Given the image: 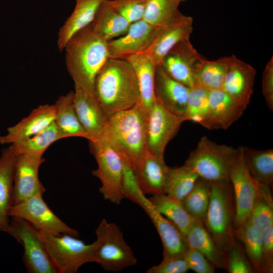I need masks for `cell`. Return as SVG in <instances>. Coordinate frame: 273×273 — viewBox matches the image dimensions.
I'll use <instances>...</instances> for the list:
<instances>
[{
    "label": "cell",
    "instance_id": "28",
    "mask_svg": "<svg viewBox=\"0 0 273 273\" xmlns=\"http://www.w3.org/2000/svg\"><path fill=\"white\" fill-rule=\"evenodd\" d=\"M131 24L114 8L110 0H106L98 8L90 25L96 32L109 41L125 34Z\"/></svg>",
    "mask_w": 273,
    "mask_h": 273
},
{
    "label": "cell",
    "instance_id": "42",
    "mask_svg": "<svg viewBox=\"0 0 273 273\" xmlns=\"http://www.w3.org/2000/svg\"><path fill=\"white\" fill-rule=\"evenodd\" d=\"M190 270L185 256L163 257L158 264L150 267L147 273H186Z\"/></svg>",
    "mask_w": 273,
    "mask_h": 273
},
{
    "label": "cell",
    "instance_id": "24",
    "mask_svg": "<svg viewBox=\"0 0 273 273\" xmlns=\"http://www.w3.org/2000/svg\"><path fill=\"white\" fill-rule=\"evenodd\" d=\"M169 167L164 159L147 150L141 163L134 170L139 188L143 194H164Z\"/></svg>",
    "mask_w": 273,
    "mask_h": 273
},
{
    "label": "cell",
    "instance_id": "34",
    "mask_svg": "<svg viewBox=\"0 0 273 273\" xmlns=\"http://www.w3.org/2000/svg\"><path fill=\"white\" fill-rule=\"evenodd\" d=\"M231 56L215 60L206 59L196 76V85L209 90L222 88Z\"/></svg>",
    "mask_w": 273,
    "mask_h": 273
},
{
    "label": "cell",
    "instance_id": "26",
    "mask_svg": "<svg viewBox=\"0 0 273 273\" xmlns=\"http://www.w3.org/2000/svg\"><path fill=\"white\" fill-rule=\"evenodd\" d=\"M74 1L73 11L58 32L57 45L60 51L63 50L74 34L92 23L98 8L106 0Z\"/></svg>",
    "mask_w": 273,
    "mask_h": 273
},
{
    "label": "cell",
    "instance_id": "31",
    "mask_svg": "<svg viewBox=\"0 0 273 273\" xmlns=\"http://www.w3.org/2000/svg\"><path fill=\"white\" fill-rule=\"evenodd\" d=\"M201 178L185 165L169 167L164 194L181 202L193 190Z\"/></svg>",
    "mask_w": 273,
    "mask_h": 273
},
{
    "label": "cell",
    "instance_id": "44",
    "mask_svg": "<svg viewBox=\"0 0 273 273\" xmlns=\"http://www.w3.org/2000/svg\"><path fill=\"white\" fill-rule=\"evenodd\" d=\"M190 269L197 273H214V266L198 250L189 248L184 255Z\"/></svg>",
    "mask_w": 273,
    "mask_h": 273
},
{
    "label": "cell",
    "instance_id": "12",
    "mask_svg": "<svg viewBox=\"0 0 273 273\" xmlns=\"http://www.w3.org/2000/svg\"><path fill=\"white\" fill-rule=\"evenodd\" d=\"M206 59L187 39L170 49L159 65L172 78L190 88L196 85V74Z\"/></svg>",
    "mask_w": 273,
    "mask_h": 273
},
{
    "label": "cell",
    "instance_id": "18",
    "mask_svg": "<svg viewBox=\"0 0 273 273\" xmlns=\"http://www.w3.org/2000/svg\"><path fill=\"white\" fill-rule=\"evenodd\" d=\"M74 106L79 120L88 135V141L95 142L102 137L108 117L94 93L87 92L75 86Z\"/></svg>",
    "mask_w": 273,
    "mask_h": 273
},
{
    "label": "cell",
    "instance_id": "4",
    "mask_svg": "<svg viewBox=\"0 0 273 273\" xmlns=\"http://www.w3.org/2000/svg\"><path fill=\"white\" fill-rule=\"evenodd\" d=\"M236 206L230 180L211 182L209 203L204 224L225 252L235 239Z\"/></svg>",
    "mask_w": 273,
    "mask_h": 273
},
{
    "label": "cell",
    "instance_id": "29",
    "mask_svg": "<svg viewBox=\"0 0 273 273\" xmlns=\"http://www.w3.org/2000/svg\"><path fill=\"white\" fill-rule=\"evenodd\" d=\"M74 91L60 96L54 104L56 108L55 123L62 139L81 137L88 139L81 125L73 104Z\"/></svg>",
    "mask_w": 273,
    "mask_h": 273
},
{
    "label": "cell",
    "instance_id": "1",
    "mask_svg": "<svg viewBox=\"0 0 273 273\" xmlns=\"http://www.w3.org/2000/svg\"><path fill=\"white\" fill-rule=\"evenodd\" d=\"M94 94L108 118L133 107L139 100L138 78L125 59L109 58L97 74Z\"/></svg>",
    "mask_w": 273,
    "mask_h": 273
},
{
    "label": "cell",
    "instance_id": "46",
    "mask_svg": "<svg viewBox=\"0 0 273 273\" xmlns=\"http://www.w3.org/2000/svg\"><path fill=\"white\" fill-rule=\"evenodd\" d=\"M174 1H177V2H179V3H181V2H183L186 1H187V0H174Z\"/></svg>",
    "mask_w": 273,
    "mask_h": 273
},
{
    "label": "cell",
    "instance_id": "38",
    "mask_svg": "<svg viewBox=\"0 0 273 273\" xmlns=\"http://www.w3.org/2000/svg\"><path fill=\"white\" fill-rule=\"evenodd\" d=\"M179 4L174 0H149L142 20L155 27L165 25L181 13Z\"/></svg>",
    "mask_w": 273,
    "mask_h": 273
},
{
    "label": "cell",
    "instance_id": "14",
    "mask_svg": "<svg viewBox=\"0 0 273 273\" xmlns=\"http://www.w3.org/2000/svg\"><path fill=\"white\" fill-rule=\"evenodd\" d=\"M44 161L42 157L18 155L13 177V205L36 195H42L46 192L38 176L39 167Z\"/></svg>",
    "mask_w": 273,
    "mask_h": 273
},
{
    "label": "cell",
    "instance_id": "30",
    "mask_svg": "<svg viewBox=\"0 0 273 273\" xmlns=\"http://www.w3.org/2000/svg\"><path fill=\"white\" fill-rule=\"evenodd\" d=\"M243 154L251 176L259 184L271 187L273 182V150L243 147Z\"/></svg>",
    "mask_w": 273,
    "mask_h": 273
},
{
    "label": "cell",
    "instance_id": "15",
    "mask_svg": "<svg viewBox=\"0 0 273 273\" xmlns=\"http://www.w3.org/2000/svg\"><path fill=\"white\" fill-rule=\"evenodd\" d=\"M159 27L151 25L142 19L131 23L125 34L108 41L109 57L126 59L146 51Z\"/></svg>",
    "mask_w": 273,
    "mask_h": 273
},
{
    "label": "cell",
    "instance_id": "22",
    "mask_svg": "<svg viewBox=\"0 0 273 273\" xmlns=\"http://www.w3.org/2000/svg\"><path fill=\"white\" fill-rule=\"evenodd\" d=\"M55 117L54 104L41 105L18 123L8 127L7 134L0 136V144H14L31 137L49 127Z\"/></svg>",
    "mask_w": 273,
    "mask_h": 273
},
{
    "label": "cell",
    "instance_id": "8",
    "mask_svg": "<svg viewBox=\"0 0 273 273\" xmlns=\"http://www.w3.org/2000/svg\"><path fill=\"white\" fill-rule=\"evenodd\" d=\"M38 230L59 273H76L83 265L94 262V242L86 244L70 235Z\"/></svg>",
    "mask_w": 273,
    "mask_h": 273
},
{
    "label": "cell",
    "instance_id": "32",
    "mask_svg": "<svg viewBox=\"0 0 273 273\" xmlns=\"http://www.w3.org/2000/svg\"><path fill=\"white\" fill-rule=\"evenodd\" d=\"M234 236L242 244L255 272L260 273L262 251L261 230L247 219L235 229Z\"/></svg>",
    "mask_w": 273,
    "mask_h": 273
},
{
    "label": "cell",
    "instance_id": "11",
    "mask_svg": "<svg viewBox=\"0 0 273 273\" xmlns=\"http://www.w3.org/2000/svg\"><path fill=\"white\" fill-rule=\"evenodd\" d=\"M184 121L183 117L172 113L156 100L148 117V151L154 155L164 159L166 146L177 133Z\"/></svg>",
    "mask_w": 273,
    "mask_h": 273
},
{
    "label": "cell",
    "instance_id": "41",
    "mask_svg": "<svg viewBox=\"0 0 273 273\" xmlns=\"http://www.w3.org/2000/svg\"><path fill=\"white\" fill-rule=\"evenodd\" d=\"M114 8L129 23L142 20L149 0H110Z\"/></svg>",
    "mask_w": 273,
    "mask_h": 273
},
{
    "label": "cell",
    "instance_id": "7",
    "mask_svg": "<svg viewBox=\"0 0 273 273\" xmlns=\"http://www.w3.org/2000/svg\"><path fill=\"white\" fill-rule=\"evenodd\" d=\"M90 151L98 167L92 172L101 183L99 192L104 199L119 204L125 198L123 191V164L118 152L108 142L101 139L89 142Z\"/></svg>",
    "mask_w": 273,
    "mask_h": 273
},
{
    "label": "cell",
    "instance_id": "6",
    "mask_svg": "<svg viewBox=\"0 0 273 273\" xmlns=\"http://www.w3.org/2000/svg\"><path fill=\"white\" fill-rule=\"evenodd\" d=\"M93 262L104 270L117 272L136 264L137 259L125 241L122 232L114 222L102 219L95 231Z\"/></svg>",
    "mask_w": 273,
    "mask_h": 273
},
{
    "label": "cell",
    "instance_id": "16",
    "mask_svg": "<svg viewBox=\"0 0 273 273\" xmlns=\"http://www.w3.org/2000/svg\"><path fill=\"white\" fill-rule=\"evenodd\" d=\"M247 108L222 88L209 90L208 107L201 125L208 129H227Z\"/></svg>",
    "mask_w": 273,
    "mask_h": 273
},
{
    "label": "cell",
    "instance_id": "39",
    "mask_svg": "<svg viewBox=\"0 0 273 273\" xmlns=\"http://www.w3.org/2000/svg\"><path fill=\"white\" fill-rule=\"evenodd\" d=\"M209 90L198 85L189 88L185 121L202 123L207 113Z\"/></svg>",
    "mask_w": 273,
    "mask_h": 273
},
{
    "label": "cell",
    "instance_id": "9",
    "mask_svg": "<svg viewBox=\"0 0 273 273\" xmlns=\"http://www.w3.org/2000/svg\"><path fill=\"white\" fill-rule=\"evenodd\" d=\"M8 233L24 248L22 260L29 273H59L39 231L27 221L11 217Z\"/></svg>",
    "mask_w": 273,
    "mask_h": 273
},
{
    "label": "cell",
    "instance_id": "5",
    "mask_svg": "<svg viewBox=\"0 0 273 273\" xmlns=\"http://www.w3.org/2000/svg\"><path fill=\"white\" fill-rule=\"evenodd\" d=\"M241 146L234 148L220 145L203 136L189 154L184 165L210 182L229 180L231 168L239 156Z\"/></svg>",
    "mask_w": 273,
    "mask_h": 273
},
{
    "label": "cell",
    "instance_id": "35",
    "mask_svg": "<svg viewBox=\"0 0 273 273\" xmlns=\"http://www.w3.org/2000/svg\"><path fill=\"white\" fill-rule=\"evenodd\" d=\"M60 139L62 138L54 121L40 132L11 145H13L18 154L42 157L47 149Z\"/></svg>",
    "mask_w": 273,
    "mask_h": 273
},
{
    "label": "cell",
    "instance_id": "33",
    "mask_svg": "<svg viewBox=\"0 0 273 273\" xmlns=\"http://www.w3.org/2000/svg\"><path fill=\"white\" fill-rule=\"evenodd\" d=\"M148 199L153 207L175 224L185 236L194 219L186 211L181 202L165 194L152 195Z\"/></svg>",
    "mask_w": 273,
    "mask_h": 273
},
{
    "label": "cell",
    "instance_id": "36",
    "mask_svg": "<svg viewBox=\"0 0 273 273\" xmlns=\"http://www.w3.org/2000/svg\"><path fill=\"white\" fill-rule=\"evenodd\" d=\"M248 220L261 230L273 225V200L270 187L259 184L256 199Z\"/></svg>",
    "mask_w": 273,
    "mask_h": 273
},
{
    "label": "cell",
    "instance_id": "19",
    "mask_svg": "<svg viewBox=\"0 0 273 273\" xmlns=\"http://www.w3.org/2000/svg\"><path fill=\"white\" fill-rule=\"evenodd\" d=\"M138 204L147 213L158 232L163 244V257L184 255L189 247L177 226L160 213L145 195L142 196Z\"/></svg>",
    "mask_w": 273,
    "mask_h": 273
},
{
    "label": "cell",
    "instance_id": "2",
    "mask_svg": "<svg viewBox=\"0 0 273 273\" xmlns=\"http://www.w3.org/2000/svg\"><path fill=\"white\" fill-rule=\"evenodd\" d=\"M107 42L90 24L67 41L63 49L65 63L75 86L94 93L96 77L109 58Z\"/></svg>",
    "mask_w": 273,
    "mask_h": 273
},
{
    "label": "cell",
    "instance_id": "17",
    "mask_svg": "<svg viewBox=\"0 0 273 273\" xmlns=\"http://www.w3.org/2000/svg\"><path fill=\"white\" fill-rule=\"evenodd\" d=\"M193 18L181 13L174 20L159 27L151 45L145 51L156 65L178 42L190 39L193 31Z\"/></svg>",
    "mask_w": 273,
    "mask_h": 273
},
{
    "label": "cell",
    "instance_id": "40",
    "mask_svg": "<svg viewBox=\"0 0 273 273\" xmlns=\"http://www.w3.org/2000/svg\"><path fill=\"white\" fill-rule=\"evenodd\" d=\"M225 269L230 273H254L241 243L236 238L225 251Z\"/></svg>",
    "mask_w": 273,
    "mask_h": 273
},
{
    "label": "cell",
    "instance_id": "37",
    "mask_svg": "<svg viewBox=\"0 0 273 273\" xmlns=\"http://www.w3.org/2000/svg\"><path fill=\"white\" fill-rule=\"evenodd\" d=\"M211 191V182L201 178L187 196L181 202L188 214L203 223L207 211Z\"/></svg>",
    "mask_w": 273,
    "mask_h": 273
},
{
    "label": "cell",
    "instance_id": "43",
    "mask_svg": "<svg viewBox=\"0 0 273 273\" xmlns=\"http://www.w3.org/2000/svg\"><path fill=\"white\" fill-rule=\"evenodd\" d=\"M262 262L260 272H273V225L261 230Z\"/></svg>",
    "mask_w": 273,
    "mask_h": 273
},
{
    "label": "cell",
    "instance_id": "27",
    "mask_svg": "<svg viewBox=\"0 0 273 273\" xmlns=\"http://www.w3.org/2000/svg\"><path fill=\"white\" fill-rule=\"evenodd\" d=\"M185 237L189 248L200 251L215 267L225 269V252L209 234L202 221L194 219Z\"/></svg>",
    "mask_w": 273,
    "mask_h": 273
},
{
    "label": "cell",
    "instance_id": "45",
    "mask_svg": "<svg viewBox=\"0 0 273 273\" xmlns=\"http://www.w3.org/2000/svg\"><path fill=\"white\" fill-rule=\"evenodd\" d=\"M262 92L266 105L273 110V57L267 63L262 73Z\"/></svg>",
    "mask_w": 273,
    "mask_h": 273
},
{
    "label": "cell",
    "instance_id": "13",
    "mask_svg": "<svg viewBox=\"0 0 273 273\" xmlns=\"http://www.w3.org/2000/svg\"><path fill=\"white\" fill-rule=\"evenodd\" d=\"M229 180L235 202L236 229L248 219L259 184L251 176L247 168L243 157V146L231 168Z\"/></svg>",
    "mask_w": 273,
    "mask_h": 273
},
{
    "label": "cell",
    "instance_id": "3",
    "mask_svg": "<svg viewBox=\"0 0 273 273\" xmlns=\"http://www.w3.org/2000/svg\"><path fill=\"white\" fill-rule=\"evenodd\" d=\"M148 114L139 102L130 108L112 114L108 118L101 138L126 159L134 170L139 166L148 150Z\"/></svg>",
    "mask_w": 273,
    "mask_h": 273
},
{
    "label": "cell",
    "instance_id": "20",
    "mask_svg": "<svg viewBox=\"0 0 273 273\" xmlns=\"http://www.w3.org/2000/svg\"><path fill=\"white\" fill-rule=\"evenodd\" d=\"M189 91V87L172 78L161 65L157 66L154 79L156 100L169 111L184 119Z\"/></svg>",
    "mask_w": 273,
    "mask_h": 273
},
{
    "label": "cell",
    "instance_id": "23",
    "mask_svg": "<svg viewBox=\"0 0 273 273\" xmlns=\"http://www.w3.org/2000/svg\"><path fill=\"white\" fill-rule=\"evenodd\" d=\"M18 153L13 145L2 151L0 155V232H8V211L13 205V186Z\"/></svg>",
    "mask_w": 273,
    "mask_h": 273
},
{
    "label": "cell",
    "instance_id": "10",
    "mask_svg": "<svg viewBox=\"0 0 273 273\" xmlns=\"http://www.w3.org/2000/svg\"><path fill=\"white\" fill-rule=\"evenodd\" d=\"M10 217L22 218L38 230L54 233L79 236V232L61 220L49 208L42 195L31 197L12 205L8 211Z\"/></svg>",
    "mask_w": 273,
    "mask_h": 273
},
{
    "label": "cell",
    "instance_id": "25",
    "mask_svg": "<svg viewBox=\"0 0 273 273\" xmlns=\"http://www.w3.org/2000/svg\"><path fill=\"white\" fill-rule=\"evenodd\" d=\"M125 60L133 67L138 78L140 98L139 102L149 113L154 105V79L156 65L146 51L131 56Z\"/></svg>",
    "mask_w": 273,
    "mask_h": 273
},
{
    "label": "cell",
    "instance_id": "21",
    "mask_svg": "<svg viewBox=\"0 0 273 273\" xmlns=\"http://www.w3.org/2000/svg\"><path fill=\"white\" fill-rule=\"evenodd\" d=\"M256 73L251 65L232 55L221 88L247 108L253 93Z\"/></svg>",
    "mask_w": 273,
    "mask_h": 273
}]
</instances>
